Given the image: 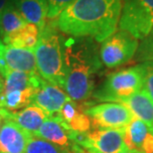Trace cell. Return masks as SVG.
Listing matches in <instances>:
<instances>
[{"mask_svg": "<svg viewBox=\"0 0 153 153\" xmlns=\"http://www.w3.org/2000/svg\"><path fill=\"white\" fill-rule=\"evenodd\" d=\"M71 153H88V152L85 151L84 148H82L79 145H78V144H75V145L72 147Z\"/></svg>", "mask_w": 153, "mask_h": 153, "instance_id": "obj_25", "label": "cell"}, {"mask_svg": "<svg viewBox=\"0 0 153 153\" xmlns=\"http://www.w3.org/2000/svg\"><path fill=\"white\" fill-rule=\"evenodd\" d=\"M9 3H10V0H0V15H1L3 10L7 7Z\"/></svg>", "mask_w": 153, "mask_h": 153, "instance_id": "obj_26", "label": "cell"}, {"mask_svg": "<svg viewBox=\"0 0 153 153\" xmlns=\"http://www.w3.org/2000/svg\"><path fill=\"white\" fill-rule=\"evenodd\" d=\"M3 85H4V82H3V78L2 76L0 75V94L2 93V90H3Z\"/></svg>", "mask_w": 153, "mask_h": 153, "instance_id": "obj_27", "label": "cell"}, {"mask_svg": "<svg viewBox=\"0 0 153 153\" xmlns=\"http://www.w3.org/2000/svg\"><path fill=\"white\" fill-rule=\"evenodd\" d=\"M37 88H31L27 90L2 91L0 94V108L14 111L32 105L33 97Z\"/></svg>", "mask_w": 153, "mask_h": 153, "instance_id": "obj_19", "label": "cell"}, {"mask_svg": "<svg viewBox=\"0 0 153 153\" xmlns=\"http://www.w3.org/2000/svg\"><path fill=\"white\" fill-rule=\"evenodd\" d=\"M32 135L62 146L69 149L70 151L72 150L73 146L76 144L75 142V134L69 129V127L58 114L49 115L42 126Z\"/></svg>", "mask_w": 153, "mask_h": 153, "instance_id": "obj_10", "label": "cell"}, {"mask_svg": "<svg viewBox=\"0 0 153 153\" xmlns=\"http://www.w3.org/2000/svg\"><path fill=\"white\" fill-rule=\"evenodd\" d=\"M124 141L127 149L153 153V127L134 117L124 128Z\"/></svg>", "mask_w": 153, "mask_h": 153, "instance_id": "obj_12", "label": "cell"}, {"mask_svg": "<svg viewBox=\"0 0 153 153\" xmlns=\"http://www.w3.org/2000/svg\"><path fill=\"white\" fill-rule=\"evenodd\" d=\"M6 71L39 75L34 50L6 45L0 40V75Z\"/></svg>", "mask_w": 153, "mask_h": 153, "instance_id": "obj_9", "label": "cell"}, {"mask_svg": "<svg viewBox=\"0 0 153 153\" xmlns=\"http://www.w3.org/2000/svg\"><path fill=\"white\" fill-rule=\"evenodd\" d=\"M122 0H75L54 21L60 32L102 43L116 32Z\"/></svg>", "mask_w": 153, "mask_h": 153, "instance_id": "obj_1", "label": "cell"}, {"mask_svg": "<svg viewBox=\"0 0 153 153\" xmlns=\"http://www.w3.org/2000/svg\"><path fill=\"white\" fill-rule=\"evenodd\" d=\"M94 125L102 128H125L134 118L127 106L120 102H102L85 109Z\"/></svg>", "mask_w": 153, "mask_h": 153, "instance_id": "obj_8", "label": "cell"}, {"mask_svg": "<svg viewBox=\"0 0 153 153\" xmlns=\"http://www.w3.org/2000/svg\"><path fill=\"white\" fill-rule=\"evenodd\" d=\"M0 114L3 119H8L17 123L23 129L31 134L35 133L44 123L49 114L39 106L30 105L19 111H7L0 108Z\"/></svg>", "mask_w": 153, "mask_h": 153, "instance_id": "obj_14", "label": "cell"}, {"mask_svg": "<svg viewBox=\"0 0 153 153\" xmlns=\"http://www.w3.org/2000/svg\"><path fill=\"white\" fill-rule=\"evenodd\" d=\"M143 66L142 91L153 100V61L141 63Z\"/></svg>", "mask_w": 153, "mask_h": 153, "instance_id": "obj_23", "label": "cell"}, {"mask_svg": "<svg viewBox=\"0 0 153 153\" xmlns=\"http://www.w3.org/2000/svg\"><path fill=\"white\" fill-rule=\"evenodd\" d=\"M120 153H140V152L135 151V150H130V149H126V150H123Z\"/></svg>", "mask_w": 153, "mask_h": 153, "instance_id": "obj_28", "label": "cell"}, {"mask_svg": "<svg viewBox=\"0 0 153 153\" xmlns=\"http://www.w3.org/2000/svg\"><path fill=\"white\" fill-rule=\"evenodd\" d=\"M26 24L25 19L12 6L11 3H9L0 15V38L2 40Z\"/></svg>", "mask_w": 153, "mask_h": 153, "instance_id": "obj_20", "label": "cell"}, {"mask_svg": "<svg viewBox=\"0 0 153 153\" xmlns=\"http://www.w3.org/2000/svg\"><path fill=\"white\" fill-rule=\"evenodd\" d=\"M32 134L15 122L3 119L0 128V153H24Z\"/></svg>", "mask_w": 153, "mask_h": 153, "instance_id": "obj_13", "label": "cell"}, {"mask_svg": "<svg viewBox=\"0 0 153 153\" xmlns=\"http://www.w3.org/2000/svg\"><path fill=\"white\" fill-rule=\"evenodd\" d=\"M70 97L62 88L52 85L41 78L39 87L32 100V105L39 106L49 115L59 114Z\"/></svg>", "mask_w": 153, "mask_h": 153, "instance_id": "obj_11", "label": "cell"}, {"mask_svg": "<svg viewBox=\"0 0 153 153\" xmlns=\"http://www.w3.org/2000/svg\"><path fill=\"white\" fill-rule=\"evenodd\" d=\"M134 59L141 63L153 61V28L149 34L139 43Z\"/></svg>", "mask_w": 153, "mask_h": 153, "instance_id": "obj_22", "label": "cell"}, {"mask_svg": "<svg viewBox=\"0 0 153 153\" xmlns=\"http://www.w3.org/2000/svg\"><path fill=\"white\" fill-rule=\"evenodd\" d=\"M41 30L34 24L27 23L17 31L6 36L1 41L6 45H10L16 48L34 50L39 40Z\"/></svg>", "mask_w": 153, "mask_h": 153, "instance_id": "obj_18", "label": "cell"}, {"mask_svg": "<svg viewBox=\"0 0 153 153\" xmlns=\"http://www.w3.org/2000/svg\"><path fill=\"white\" fill-rule=\"evenodd\" d=\"M139 42L126 31L120 30L102 42L100 57L102 65L109 69L117 68L134 58Z\"/></svg>", "mask_w": 153, "mask_h": 153, "instance_id": "obj_6", "label": "cell"}, {"mask_svg": "<svg viewBox=\"0 0 153 153\" xmlns=\"http://www.w3.org/2000/svg\"><path fill=\"white\" fill-rule=\"evenodd\" d=\"M2 122H3V118H2V116H1V114H0V128H1Z\"/></svg>", "mask_w": 153, "mask_h": 153, "instance_id": "obj_29", "label": "cell"}, {"mask_svg": "<svg viewBox=\"0 0 153 153\" xmlns=\"http://www.w3.org/2000/svg\"><path fill=\"white\" fill-rule=\"evenodd\" d=\"M76 144L88 153H120L127 149L124 141V128L91 129L78 137Z\"/></svg>", "mask_w": 153, "mask_h": 153, "instance_id": "obj_7", "label": "cell"}, {"mask_svg": "<svg viewBox=\"0 0 153 153\" xmlns=\"http://www.w3.org/2000/svg\"><path fill=\"white\" fill-rule=\"evenodd\" d=\"M12 6L19 12L27 23L34 24L40 30L47 25V0H10Z\"/></svg>", "mask_w": 153, "mask_h": 153, "instance_id": "obj_15", "label": "cell"}, {"mask_svg": "<svg viewBox=\"0 0 153 153\" xmlns=\"http://www.w3.org/2000/svg\"><path fill=\"white\" fill-rule=\"evenodd\" d=\"M57 114L63 119L69 129L75 134V142L79 135L85 134L91 130V118L85 114V111H82L81 108L76 105V102L72 99H70L63 105L59 114Z\"/></svg>", "mask_w": 153, "mask_h": 153, "instance_id": "obj_16", "label": "cell"}, {"mask_svg": "<svg viewBox=\"0 0 153 153\" xmlns=\"http://www.w3.org/2000/svg\"><path fill=\"white\" fill-rule=\"evenodd\" d=\"M24 153H71V151L62 146L32 135L27 142Z\"/></svg>", "mask_w": 153, "mask_h": 153, "instance_id": "obj_21", "label": "cell"}, {"mask_svg": "<svg viewBox=\"0 0 153 153\" xmlns=\"http://www.w3.org/2000/svg\"><path fill=\"white\" fill-rule=\"evenodd\" d=\"M120 103L127 106L134 117L153 127V100L142 90L122 100Z\"/></svg>", "mask_w": 153, "mask_h": 153, "instance_id": "obj_17", "label": "cell"}, {"mask_svg": "<svg viewBox=\"0 0 153 153\" xmlns=\"http://www.w3.org/2000/svg\"><path fill=\"white\" fill-rule=\"evenodd\" d=\"M142 64L123 69L108 76L105 81L94 91L97 100L105 102H120L122 100L142 90Z\"/></svg>", "mask_w": 153, "mask_h": 153, "instance_id": "obj_4", "label": "cell"}, {"mask_svg": "<svg viewBox=\"0 0 153 153\" xmlns=\"http://www.w3.org/2000/svg\"><path fill=\"white\" fill-rule=\"evenodd\" d=\"M62 36L54 22L41 30L34 54L38 74L52 85L64 88V51Z\"/></svg>", "mask_w": 153, "mask_h": 153, "instance_id": "obj_3", "label": "cell"}, {"mask_svg": "<svg viewBox=\"0 0 153 153\" xmlns=\"http://www.w3.org/2000/svg\"><path fill=\"white\" fill-rule=\"evenodd\" d=\"M64 51L63 90L75 102L88 100L94 91V79L102 68L100 47L90 37L62 36Z\"/></svg>", "mask_w": 153, "mask_h": 153, "instance_id": "obj_2", "label": "cell"}, {"mask_svg": "<svg viewBox=\"0 0 153 153\" xmlns=\"http://www.w3.org/2000/svg\"><path fill=\"white\" fill-rule=\"evenodd\" d=\"M118 27L137 40L146 37L153 28V0H122Z\"/></svg>", "mask_w": 153, "mask_h": 153, "instance_id": "obj_5", "label": "cell"}, {"mask_svg": "<svg viewBox=\"0 0 153 153\" xmlns=\"http://www.w3.org/2000/svg\"><path fill=\"white\" fill-rule=\"evenodd\" d=\"M48 1V19H56L65 9L75 0H47Z\"/></svg>", "mask_w": 153, "mask_h": 153, "instance_id": "obj_24", "label": "cell"}]
</instances>
